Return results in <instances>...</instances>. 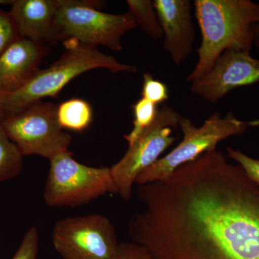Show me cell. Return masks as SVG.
Here are the masks:
<instances>
[{
    "label": "cell",
    "mask_w": 259,
    "mask_h": 259,
    "mask_svg": "<svg viewBox=\"0 0 259 259\" xmlns=\"http://www.w3.org/2000/svg\"><path fill=\"white\" fill-rule=\"evenodd\" d=\"M51 236L62 259H117L118 255L115 227L102 214L65 218L54 225Z\"/></svg>",
    "instance_id": "obj_8"
},
{
    "label": "cell",
    "mask_w": 259,
    "mask_h": 259,
    "mask_svg": "<svg viewBox=\"0 0 259 259\" xmlns=\"http://www.w3.org/2000/svg\"><path fill=\"white\" fill-rule=\"evenodd\" d=\"M117 259H149V257L141 245L133 242H123L120 243Z\"/></svg>",
    "instance_id": "obj_22"
},
{
    "label": "cell",
    "mask_w": 259,
    "mask_h": 259,
    "mask_svg": "<svg viewBox=\"0 0 259 259\" xmlns=\"http://www.w3.org/2000/svg\"><path fill=\"white\" fill-rule=\"evenodd\" d=\"M227 153L228 157L236 161L250 180L259 185V159L231 147L227 148Z\"/></svg>",
    "instance_id": "obj_21"
},
{
    "label": "cell",
    "mask_w": 259,
    "mask_h": 259,
    "mask_svg": "<svg viewBox=\"0 0 259 259\" xmlns=\"http://www.w3.org/2000/svg\"><path fill=\"white\" fill-rule=\"evenodd\" d=\"M2 126L22 156H35L49 161L69 150L72 138L59 125L56 106L50 102H34L4 115Z\"/></svg>",
    "instance_id": "obj_7"
},
{
    "label": "cell",
    "mask_w": 259,
    "mask_h": 259,
    "mask_svg": "<svg viewBox=\"0 0 259 259\" xmlns=\"http://www.w3.org/2000/svg\"><path fill=\"white\" fill-rule=\"evenodd\" d=\"M0 3L11 5L9 13L20 37L48 46L59 42L54 25L57 0H13Z\"/></svg>",
    "instance_id": "obj_13"
},
{
    "label": "cell",
    "mask_w": 259,
    "mask_h": 259,
    "mask_svg": "<svg viewBox=\"0 0 259 259\" xmlns=\"http://www.w3.org/2000/svg\"><path fill=\"white\" fill-rule=\"evenodd\" d=\"M127 5L128 13L134 18L136 26L153 40H160L163 37V31L152 1L127 0Z\"/></svg>",
    "instance_id": "obj_15"
},
{
    "label": "cell",
    "mask_w": 259,
    "mask_h": 259,
    "mask_svg": "<svg viewBox=\"0 0 259 259\" xmlns=\"http://www.w3.org/2000/svg\"><path fill=\"white\" fill-rule=\"evenodd\" d=\"M0 119V183L16 178L23 168V157L7 136Z\"/></svg>",
    "instance_id": "obj_16"
},
{
    "label": "cell",
    "mask_w": 259,
    "mask_h": 259,
    "mask_svg": "<svg viewBox=\"0 0 259 259\" xmlns=\"http://www.w3.org/2000/svg\"><path fill=\"white\" fill-rule=\"evenodd\" d=\"M258 82V59L252 57L249 51L229 49L207 74L192 81L190 90L205 101L215 103L237 88Z\"/></svg>",
    "instance_id": "obj_10"
},
{
    "label": "cell",
    "mask_w": 259,
    "mask_h": 259,
    "mask_svg": "<svg viewBox=\"0 0 259 259\" xmlns=\"http://www.w3.org/2000/svg\"><path fill=\"white\" fill-rule=\"evenodd\" d=\"M56 115L63 129L75 132L88 129L93 120V108L82 99H71L62 102L56 106Z\"/></svg>",
    "instance_id": "obj_14"
},
{
    "label": "cell",
    "mask_w": 259,
    "mask_h": 259,
    "mask_svg": "<svg viewBox=\"0 0 259 259\" xmlns=\"http://www.w3.org/2000/svg\"><path fill=\"white\" fill-rule=\"evenodd\" d=\"M194 5L202 42L190 82L207 74L227 49L250 51L251 28L259 23V4L250 0H196Z\"/></svg>",
    "instance_id": "obj_2"
},
{
    "label": "cell",
    "mask_w": 259,
    "mask_h": 259,
    "mask_svg": "<svg viewBox=\"0 0 259 259\" xmlns=\"http://www.w3.org/2000/svg\"><path fill=\"white\" fill-rule=\"evenodd\" d=\"M129 221L149 259H259V185L217 149L139 185Z\"/></svg>",
    "instance_id": "obj_1"
},
{
    "label": "cell",
    "mask_w": 259,
    "mask_h": 259,
    "mask_svg": "<svg viewBox=\"0 0 259 259\" xmlns=\"http://www.w3.org/2000/svg\"><path fill=\"white\" fill-rule=\"evenodd\" d=\"M44 199L51 207H77L106 194H117L110 168L79 163L69 150L50 160Z\"/></svg>",
    "instance_id": "obj_6"
},
{
    "label": "cell",
    "mask_w": 259,
    "mask_h": 259,
    "mask_svg": "<svg viewBox=\"0 0 259 259\" xmlns=\"http://www.w3.org/2000/svg\"><path fill=\"white\" fill-rule=\"evenodd\" d=\"M141 95L143 98L158 105L168 100V90L164 83L155 79L149 73H145Z\"/></svg>",
    "instance_id": "obj_18"
},
{
    "label": "cell",
    "mask_w": 259,
    "mask_h": 259,
    "mask_svg": "<svg viewBox=\"0 0 259 259\" xmlns=\"http://www.w3.org/2000/svg\"><path fill=\"white\" fill-rule=\"evenodd\" d=\"M252 39L253 45L259 47V23L254 24L251 28Z\"/></svg>",
    "instance_id": "obj_23"
},
{
    "label": "cell",
    "mask_w": 259,
    "mask_h": 259,
    "mask_svg": "<svg viewBox=\"0 0 259 259\" xmlns=\"http://www.w3.org/2000/svg\"><path fill=\"white\" fill-rule=\"evenodd\" d=\"M256 120L245 122L228 112L223 117L214 112L202 126L196 127L189 119L182 117L180 127L183 139L176 148L146 168L136 179L138 185L166 180L179 167L197 159L207 151L216 149L223 140L244 134L249 127L257 125Z\"/></svg>",
    "instance_id": "obj_5"
},
{
    "label": "cell",
    "mask_w": 259,
    "mask_h": 259,
    "mask_svg": "<svg viewBox=\"0 0 259 259\" xmlns=\"http://www.w3.org/2000/svg\"><path fill=\"white\" fill-rule=\"evenodd\" d=\"M104 2L57 0L54 25L59 41L74 40L97 47L122 50V37L136 28L131 13L110 14L101 11Z\"/></svg>",
    "instance_id": "obj_4"
},
{
    "label": "cell",
    "mask_w": 259,
    "mask_h": 259,
    "mask_svg": "<svg viewBox=\"0 0 259 259\" xmlns=\"http://www.w3.org/2000/svg\"><path fill=\"white\" fill-rule=\"evenodd\" d=\"M134 111V127L128 134L124 138L131 146L137 141L145 131L154 122L157 117V105L144 98L140 99L133 105Z\"/></svg>",
    "instance_id": "obj_17"
},
{
    "label": "cell",
    "mask_w": 259,
    "mask_h": 259,
    "mask_svg": "<svg viewBox=\"0 0 259 259\" xmlns=\"http://www.w3.org/2000/svg\"><path fill=\"white\" fill-rule=\"evenodd\" d=\"M2 96H3V93L0 92V119H2L3 117H4V114H3L1 106Z\"/></svg>",
    "instance_id": "obj_24"
},
{
    "label": "cell",
    "mask_w": 259,
    "mask_h": 259,
    "mask_svg": "<svg viewBox=\"0 0 259 259\" xmlns=\"http://www.w3.org/2000/svg\"><path fill=\"white\" fill-rule=\"evenodd\" d=\"M20 37L9 12L0 10V55Z\"/></svg>",
    "instance_id": "obj_20"
},
{
    "label": "cell",
    "mask_w": 259,
    "mask_h": 259,
    "mask_svg": "<svg viewBox=\"0 0 259 259\" xmlns=\"http://www.w3.org/2000/svg\"><path fill=\"white\" fill-rule=\"evenodd\" d=\"M38 250V231L36 227L32 226L24 235L18 250L11 259H37Z\"/></svg>",
    "instance_id": "obj_19"
},
{
    "label": "cell",
    "mask_w": 259,
    "mask_h": 259,
    "mask_svg": "<svg viewBox=\"0 0 259 259\" xmlns=\"http://www.w3.org/2000/svg\"><path fill=\"white\" fill-rule=\"evenodd\" d=\"M66 51L49 68L40 69L25 86L12 93L3 94L4 115L25 108L48 97H56L73 79L91 70L105 69L110 72L136 73V67L107 55L97 47L69 40Z\"/></svg>",
    "instance_id": "obj_3"
},
{
    "label": "cell",
    "mask_w": 259,
    "mask_h": 259,
    "mask_svg": "<svg viewBox=\"0 0 259 259\" xmlns=\"http://www.w3.org/2000/svg\"><path fill=\"white\" fill-rule=\"evenodd\" d=\"M49 51L46 44L19 37L0 55V92L12 93L25 86Z\"/></svg>",
    "instance_id": "obj_12"
},
{
    "label": "cell",
    "mask_w": 259,
    "mask_h": 259,
    "mask_svg": "<svg viewBox=\"0 0 259 259\" xmlns=\"http://www.w3.org/2000/svg\"><path fill=\"white\" fill-rule=\"evenodd\" d=\"M182 116L168 105L158 110L152 125L129 146L123 157L110 167L117 194L125 201L131 199L136 179L159 159L161 153L175 141L174 130L180 125Z\"/></svg>",
    "instance_id": "obj_9"
},
{
    "label": "cell",
    "mask_w": 259,
    "mask_h": 259,
    "mask_svg": "<svg viewBox=\"0 0 259 259\" xmlns=\"http://www.w3.org/2000/svg\"><path fill=\"white\" fill-rule=\"evenodd\" d=\"M153 7L163 31V49L180 66L192 54L195 30L189 0H155Z\"/></svg>",
    "instance_id": "obj_11"
}]
</instances>
